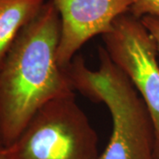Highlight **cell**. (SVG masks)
<instances>
[{
  "instance_id": "obj_1",
  "label": "cell",
  "mask_w": 159,
  "mask_h": 159,
  "mask_svg": "<svg viewBox=\"0 0 159 159\" xmlns=\"http://www.w3.org/2000/svg\"><path fill=\"white\" fill-rule=\"evenodd\" d=\"M61 20L51 0L27 24L0 64V141L9 147L44 104L74 93L59 66Z\"/></svg>"
},
{
  "instance_id": "obj_2",
  "label": "cell",
  "mask_w": 159,
  "mask_h": 159,
  "mask_svg": "<svg viewBox=\"0 0 159 159\" xmlns=\"http://www.w3.org/2000/svg\"><path fill=\"white\" fill-rule=\"evenodd\" d=\"M98 57L97 70L75 56L66 71L74 90L103 102L110 111L112 132L99 159H156L155 129L146 104L103 46L98 48Z\"/></svg>"
},
{
  "instance_id": "obj_3",
  "label": "cell",
  "mask_w": 159,
  "mask_h": 159,
  "mask_svg": "<svg viewBox=\"0 0 159 159\" xmlns=\"http://www.w3.org/2000/svg\"><path fill=\"white\" fill-rule=\"evenodd\" d=\"M97 142L74 92L44 104L7 148L10 159H99Z\"/></svg>"
},
{
  "instance_id": "obj_4",
  "label": "cell",
  "mask_w": 159,
  "mask_h": 159,
  "mask_svg": "<svg viewBox=\"0 0 159 159\" xmlns=\"http://www.w3.org/2000/svg\"><path fill=\"white\" fill-rule=\"evenodd\" d=\"M102 37L109 57L146 104L155 129V158L159 159V65L155 40L142 20L129 11L120 15Z\"/></svg>"
},
{
  "instance_id": "obj_5",
  "label": "cell",
  "mask_w": 159,
  "mask_h": 159,
  "mask_svg": "<svg viewBox=\"0 0 159 159\" xmlns=\"http://www.w3.org/2000/svg\"><path fill=\"white\" fill-rule=\"evenodd\" d=\"M61 20L57 61L66 68L79 50L98 34L109 33L134 0H51Z\"/></svg>"
},
{
  "instance_id": "obj_6",
  "label": "cell",
  "mask_w": 159,
  "mask_h": 159,
  "mask_svg": "<svg viewBox=\"0 0 159 159\" xmlns=\"http://www.w3.org/2000/svg\"><path fill=\"white\" fill-rule=\"evenodd\" d=\"M44 3L45 0H0V64Z\"/></svg>"
},
{
  "instance_id": "obj_7",
  "label": "cell",
  "mask_w": 159,
  "mask_h": 159,
  "mask_svg": "<svg viewBox=\"0 0 159 159\" xmlns=\"http://www.w3.org/2000/svg\"><path fill=\"white\" fill-rule=\"evenodd\" d=\"M129 12L138 19L145 16L159 19V0H134Z\"/></svg>"
},
{
  "instance_id": "obj_8",
  "label": "cell",
  "mask_w": 159,
  "mask_h": 159,
  "mask_svg": "<svg viewBox=\"0 0 159 159\" xmlns=\"http://www.w3.org/2000/svg\"><path fill=\"white\" fill-rule=\"evenodd\" d=\"M143 25L148 29V32L155 40L157 50L159 55V19L151 16H145L141 19Z\"/></svg>"
},
{
  "instance_id": "obj_9",
  "label": "cell",
  "mask_w": 159,
  "mask_h": 159,
  "mask_svg": "<svg viewBox=\"0 0 159 159\" xmlns=\"http://www.w3.org/2000/svg\"><path fill=\"white\" fill-rule=\"evenodd\" d=\"M0 159H10L9 150L0 141Z\"/></svg>"
}]
</instances>
